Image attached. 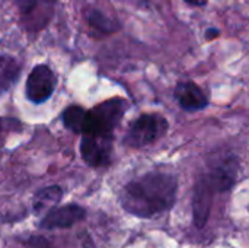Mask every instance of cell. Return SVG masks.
Returning <instances> with one entry per match:
<instances>
[{
  "label": "cell",
  "mask_w": 249,
  "mask_h": 248,
  "mask_svg": "<svg viewBox=\"0 0 249 248\" xmlns=\"http://www.w3.org/2000/svg\"><path fill=\"white\" fill-rule=\"evenodd\" d=\"M178 191V180L166 172H147L130 181L120 202L125 212L137 218H153L169 210Z\"/></svg>",
  "instance_id": "1"
},
{
  "label": "cell",
  "mask_w": 249,
  "mask_h": 248,
  "mask_svg": "<svg viewBox=\"0 0 249 248\" xmlns=\"http://www.w3.org/2000/svg\"><path fill=\"white\" fill-rule=\"evenodd\" d=\"M125 110H127V101L123 98H111L105 102L98 104L92 110H88V121H86L85 132L82 134L86 133L114 134V130L120 124Z\"/></svg>",
  "instance_id": "2"
},
{
  "label": "cell",
  "mask_w": 249,
  "mask_h": 248,
  "mask_svg": "<svg viewBox=\"0 0 249 248\" xmlns=\"http://www.w3.org/2000/svg\"><path fill=\"white\" fill-rule=\"evenodd\" d=\"M168 127L169 124L163 115L143 114L130 124L124 136V143L130 148H143L152 145L166 134Z\"/></svg>",
  "instance_id": "3"
},
{
  "label": "cell",
  "mask_w": 249,
  "mask_h": 248,
  "mask_svg": "<svg viewBox=\"0 0 249 248\" xmlns=\"http://www.w3.org/2000/svg\"><path fill=\"white\" fill-rule=\"evenodd\" d=\"M114 146V134L86 133L82 134L80 155L83 161L93 168L107 167L111 164Z\"/></svg>",
  "instance_id": "4"
},
{
  "label": "cell",
  "mask_w": 249,
  "mask_h": 248,
  "mask_svg": "<svg viewBox=\"0 0 249 248\" xmlns=\"http://www.w3.org/2000/svg\"><path fill=\"white\" fill-rule=\"evenodd\" d=\"M55 83H57V77L54 72L47 64H38L31 70L26 79V85H25L26 98L32 104H42L48 101L50 96L53 95L55 89Z\"/></svg>",
  "instance_id": "5"
},
{
  "label": "cell",
  "mask_w": 249,
  "mask_h": 248,
  "mask_svg": "<svg viewBox=\"0 0 249 248\" xmlns=\"http://www.w3.org/2000/svg\"><path fill=\"white\" fill-rule=\"evenodd\" d=\"M85 216H86V210L82 206L76 203L64 205L60 208H54L47 215H44L39 222V228L47 231L69 229L76 224H79L80 221H83Z\"/></svg>",
  "instance_id": "6"
},
{
  "label": "cell",
  "mask_w": 249,
  "mask_h": 248,
  "mask_svg": "<svg viewBox=\"0 0 249 248\" xmlns=\"http://www.w3.org/2000/svg\"><path fill=\"white\" fill-rule=\"evenodd\" d=\"M216 193L217 191L212 186L209 178L204 174H201L196 183L193 196V216L197 228H203L207 224L213 205V197Z\"/></svg>",
  "instance_id": "7"
},
{
  "label": "cell",
  "mask_w": 249,
  "mask_h": 248,
  "mask_svg": "<svg viewBox=\"0 0 249 248\" xmlns=\"http://www.w3.org/2000/svg\"><path fill=\"white\" fill-rule=\"evenodd\" d=\"M175 99L185 111H200L209 105V98L194 82H179L175 86Z\"/></svg>",
  "instance_id": "8"
},
{
  "label": "cell",
  "mask_w": 249,
  "mask_h": 248,
  "mask_svg": "<svg viewBox=\"0 0 249 248\" xmlns=\"http://www.w3.org/2000/svg\"><path fill=\"white\" fill-rule=\"evenodd\" d=\"M63 197V190L58 186H50L39 190L32 202V210L36 216L47 215L51 209H54Z\"/></svg>",
  "instance_id": "9"
},
{
  "label": "cell",
  "mask_w": 249,
  "mask_h": 248,
  "mask_svg": "<svg viewBox=\"0 0 249 248\" xmlns=\"http://www.w3.org/2000/svg\"><path fill=\"white\" fill-rule=\"evenodd\" d=\"M20 64L15 57L0 56V95L6 94L18 80Z\"/></svg>",
  "instance_id": "10"
},
{
  "label": "cell",
  "mask_w": 249,
  "mask_h": 248,
  "mask_svg": "<svg viewBox=\"0 0 249 248\" xmlns=\"http://www.w3.org/2000/svg\"><path fill=\"white\" fill-rule=\"evenodd\" d=\"M61 120L67 130L82 134L85 132L86 121H88V110H85L83 107H79V105H71L64 110Z\"/></svg>",
  "instance_id": "11"
},
{
  "label": "cell",
  "mask_w": 249,
  "mask_h": 248,
  "mask_svg": "<svg viewBox=\"0 0 249 248\" xmlns=\"http://www.w3.org/2000/svg\"><path fill=\"white\" fill-rule=\"evenodd\" d=\"M88 20H89L90 28L98 31V34H101V35H109L120 29V25L115 20L105 16L99 10H90L88 13Z\"/></svg>",
  "instance_id": "12"
},
{
  "label": "cell",
  "mask_w": 249,
  "mask_h": 248,
  "mask_svg": "<svg viewBox=\"0 0 249 248\" xmlns=\"http://www.w3.org/2000/svg\"><path fill=\"white\" fill-rule=\"evenodd\" d=\"M25 247L26 248H53L50 241L44 237H39V235H34V237H29L26 241H23Z\"/></svg>",
  "instance_id": "13"
},
{
  "label": "cell",
  "mask_w": 249,
  "mask_h": 248,
  "mask_svg": "<svg viewBox=\"0 0 249 248\" xmlns=\"http://www.w3.org/2000/svg\"><path fill=\"white\" fill-rule=\"evenodd\" d=\"M220 32H219V29H214V28H210V29H207L206 31V37H207V39H213V38H217V35H219Z\"/></svg>",
  "instance_id": "14"
},
{
  "label": "cell",
  "mask_w": 249,
  "mask_h": 248,
  "mask_svg": "<svg viewBox=\"0 0 249 248\" xmlns=\"http://www.w3.org/2000/svg\"><path fill=\"white\" fill-rule=\"evenodd\" d=\"M188 4H191V6H203V4H206V0H185Z\"/></svg>",
  "instance_id": "15"
}]
</instances>
